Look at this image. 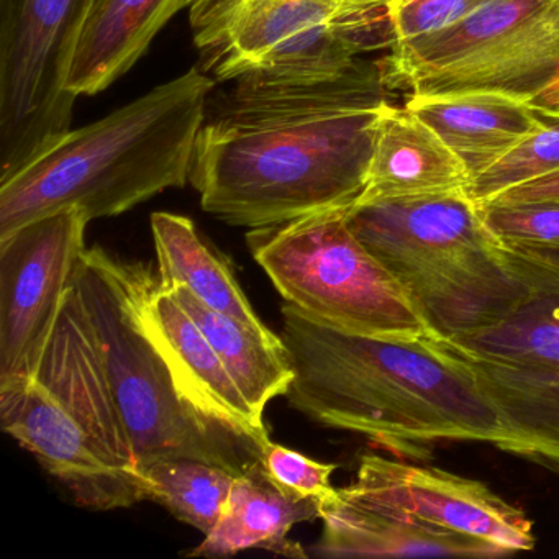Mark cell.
<instances>
[{
    "instance_id": "6da1fadb",
    "label": "cell",
    "mask_w": 559,
    "mask_h": 559,
    "mask_svg": "<svg viewBox=\"0 0 559 559\" xmlns=\"http://www.w3.org/2000/svg\"><path fill=\"white\" fill-rule=\"evenodd\" d=\"M388 93L366 58L335 76L243 78L212 93L189 176L202 209L253 230L352 207Z\"/></svg>"
},
{
    "instance_id": "7a4b0ae2",
    "label": "cell",
    "mask_w": 559,
    "mask_h": 559,
    "mask_svg": "<svg viewBox=\"0 0 559 559\" xmlns=\"http://www.w3.org/2000/svg\"><path fill=\"white\" fill-rule=\"evenodd\" d=\"M281 313V338L294 368L284 397L310 420L417 460L438 441L512 450L499 412L473 374L428 338L404 343L355 335L286 302Z\"/></svg>"
},
{
    "instance_id": "3957f363",
    "label": "cell",
    "mask_w": 559,
    "mask_h": 559,
    "mask_svg": "<svg viewBox=\"0 0 559 559\" xmlns=\"http://www.w3.org/2000/svg\"><path fill=\"white\" fill-rule=\"evenodd\" d=\"M215 83L198 68L97 122L0 182V238L45 215L78 209L116 217L166 189L185 188Z\"/></svg>"
},
{
    "instance_id": "277c9868",
    "label": "cell",
    "mask_w": 559,
    "mask_h": 559,
    "mask_svg": "<svg viewBox=\"0 0 559 559\" xmlns=\"http://www.w3.org/2000/svg\"><path fill=\"white\" fill-rule=\"evenodd\" d=\"M0 425L81 507L129 509L146 500L99 340L74 283L34 378L0 391Z\"/></svg>"
},
{
    "instance_id": "5b68a950",
    "label": "cell",
    "mask_w": 559,
    "mask_h": 559,
    "mask_svg": "<svg viewBox=\"0 0 559 559\" xmlns=\"http://www.w3.org/2000/svg\"><path fill=\"white\" fill-rule=\"evenodd\" d=\"M346 218L440 335L492 323L526 293L467 191L353 204Z\"/></svg>"
},
{
    "instance_id": "8992f818",
    "label": "cell",
    "mask_w": 559,
    "mask_h": 559,
    "mask_svg": "<svg viewBox=\"0 0 559 559\" xmlns=\"http://www.w3.org/2000/svg\"><path fill=\"white\" fill-rule=\"evenodd\" d=\"M146 264L104 248L84 250L73 283L96 330L107 378L140 471L162 457H198L245 473L261 447L195 411L142 320Z\"/></svg>"
},
{
    "instance_id": "52a82bcc",
    "label": "cell",
    "mask_w": 559,
    "mask_h": 559,
    "mask_svg": "<svg viewBox=\"0 0 559 559\" xmlns=\"http://www.w3.org/2000/svg\"><path fill=\"white\" fill-rule=\"evenodd\" d=\"M388 12L374 0H198L189 21L214 81L313 80L391 48Z\"/></svg>"
},
{
    "instance_id": "ba28073f",
    "label": "cell",
    "mask_w": 559,
    "mask_h": 559,
    "mask_svg": "<svg viewBox=\"0 0 559 559\" xmlns=\"http://www.w3.org/2000/svg\"><path fill=\"white\" fill-rule=\"evenodd\" d=\"M330 209L247 234L251 257L284 302L333 329L389 342L438 335L405 287Z\"/></svg>"
},
{
    "instance_id": "9c48e42d",
    "label": "cell",
    "mask_w": 559,
    "mask_h": 559,
    "mask_svg": "<svg viewBox=\"0 0 559 559\" xmlns=\"http://www.w3.org/2000/svg\"><path fill=\"white\" fill-rule=\"evenodd\" d=\"M526 284L492 323L430 342L473 374L512 438L510 453L559 466V267L502 243Z\"/></svg>"
},
{
    "instance_id": "30bf717a",
    "label": "cell",
    "mask_w": 559,
    "mask_h": 559,
    "mask_svg": "<svg viewBox=\"0 0 559 559\" xmlns=\"http://www.w3.org/2000/svg\"><path fill=\"white\" fill-rule=\"evenodd\" d=\"M94 0H0V182L71 130L68 76Z\"/></svg>"
},
{
    "instance_id": "8fae6325",
    "label": "cell",
    "mask_w": 559,
    "mask_h": 559,
    "mask_svg": "<svg viewBox=\"0 0 559 559\" xmlns=\"http://www.w3.org/2000/svg\"><path fill=\"white\" fill-rule=\"evenodd\" d=\"M90 222L68 209L0 238V391L34 378L86 250Z\"/></svg>"
},
{
    "instance_id": "7c38bea8",
    "label": "cell",
    "mask_w": 559,
    "mask_h": 559,
    "mask_svg": "<svg viewBox=\"0 0 559 559\" xmlns=\"http://www.w3.org/2000/svg\"><path fill=\"white\" fill-rule=\"evenodd\" d=\"M448 41L461 58L418 74L402 93L493 90L528 104L559 86V0H490Z\"/></svg>"
},
{
    "instance_id": "4fadbf2b",
    "label": "cell",
    "mask_w": 559,
    "mask_h": 559,
    "mask_svg": "<svg viewBox=\"0 0 559 559\" xmlns=\"http://www.w3.org/2000/svg\"><path fill=\"white\" fill-rule=\"evenodd\" d=\"M349 493L421 522L486 539L510 552L535 548L533 522L486 484L437 467L365 454Z\"/></svg>"
},
{
    "instance_id": "5bb4252c",
    "label": "cell",
    "mask_w": 559,
    "mask_h": 559,
    "mask_svg": "<svg viewBox=\"0 0 559 559\" xmlns=\"http://www.w3.org/2000/svg\"><path fill=\"white\" fill-rule=\"evenodd\" d=\"M140 309L182 397L205 417L263 448L270 441L264 418L248 404L198 323L150 264L143 274Z\"/></svg>"
},
{
    "instance_id": "9a60e30c",
    "label": "cell",
    "mask_w": 559,
    "mask_h": 559,
    "mask_svg": "<svg viewBox=\"0 0 559 559\" xmlns=\"http://www.w3.org/2000/svg\"><path fill=\"white\" fill-rule=\"evenodd\" d=\"M322 536L312 555L322 558H392L453 556L502 558L509 549L486 539L421 522L397 510L368 502L345 487L320 502Z\"/></svg>"
},
{
    "instance_id": "2e32d148",
    "label": "cell",
    "mask_w": 559,
    "mask_h": 559,
    "mask_svg": "<svg viewBox=\"0 0 559 559\" xmlns=\"http://www.w3.org/2000/svg\"><path fill=\"white\" fill-rule=\"evenodd\" d=\"M460 156L407 107L385 100L376 122L365 188L355 204L469 191Z\"/></svg>"
},
{
    "instance_id": "e0dca14e",
    "label": "cell",
    "mask_w": 559,
    "mask_h": 559,
    "mask_svg": "<svg viewBox=\"0 0 559 559\" xmlns=\"http://www.w3.org/2000/svg\"><path fill=\"white\" fill-rule=\"evenodd\" d=\"M404 107L440 135L473 179L548 123L525 100L493 90L412 93Z\"/></svg>"
},
{
    "instance_id": "ac0fdd59",
    "label": "cell",
    "mask_w": 559,
    "mask_h": 559,
    "mask_svg": "<svg viewBox=\"0 0 559 559\" xmlns=\"http://www.w3.org/2000/svg\"><path fill=\"white\" fill-rule=\"evenodd\" d=\"M198 0H94L68 76L74 96H96L129 73L156 35Z\"/></svg>"
},
{
    "instance_id": "d6986e66",
    "label": "cell",
    "mask_w": 559,
    "mask_h": 559,
    "mask_svg": "<svg viewBox=\"0 0 559 559\" xmlns=\"http://www.w3.org/2000/svg\"><path fill=\"white\" fill-rule=\"evenodd\" d=\"M316 519L320 520V500L286 496L257 461L235 477L221 519L186 556L224 558L258 548L287 558H309L289 533L297 523Z\"/></svg>"
},
{
    "instance_id": "ffe728a7",
    "label": "cell",
    "mask_w": 559,
    "mask_h": 559,
    "mask_svg": "<svg viewBox=\"0 0 559 559\" xmlns=\"http://www.w3.org/2000/svg\"><path fill=\"white\" fill-rule=\"evenodd\" d=\"M152 235L163 286H182L212 309L241 323L266 342L283 338L264 325L241 290L234 271L202 240L194 222L171 212L152 215Z\"/></svg>"
},
{
    "instance_id": "44dd1931",
    "label": "cell",
    "mask_w": 559,
    "mask_h": 559,
    "mask_svg": "<svg viewBox=\"0 0 559 559\" xmlns=\"http://www.w3.org/2000/svg\"><path fill=\"white\" fill-rule=\"evenodd\" d=\"M168 289L198 323L248 404L264 418L267 404L273 399L284 397L294 379L286 345L260 338L241 323L202 302L186 287L169 286Z\"/></svg>"
},
{
    "instance_id": "7402d4cb",
    "label": "cell",
    "mask_w": 559,
    "mask_h": 559,
    "mask_svg": "<svg viewBox=\"0 0 559 559\" xmlns=\"http://www.w3.org/2000/svg\"><path fill=\"white\" fill-rule=\"evenodd\" d=\"M146 500L207 535L221 519L235 474L198 457H162L142 467Z\"/></svg>"
},
{
    "instance_id": "603a6c76",
    "label": "cell",
    "mask_w": 559,
    "mask_h": 559,
    "mask_svg": "<svg viewBox=\"0 0 559 559\" xmlns=\"http://www.w3.org/2000/svg\"><path fill=\"white\" fill-rule=\"evenodd\" d=\"M546 120L545 129L473 179L467 191L473 201L483 205L509 189L559 173V119Z\"/></svg>"
},
{
    "instance_id": "cb8c5ba5",
    "label": "cell",
    "mask_w": 559,
    "mask_h": 559,
    "mask_svg": "<svg viewBox=\"0 0 559 559\" xmlns=\"http://www.w3.org/2000/svg\"><path fill=\"white\" fill-rule=\"evenodd\" d=\"M490 0H394L389 5L392 48H404L466 21Z\"/></svg>"
},
{
    "instance_id": "d4e9b609",
    "label": "cell",
    "mask_w": 559,
    "mask_h": 559,
    "mask_svg": "<svg viewBox=\"0 0 559 559\" xmlns=\"http://www.w3.org/2000/svg\"><path fill=\"white\" fill-rule=\"evenodd\" d=\"M480 207L487 227L507 247L559 250V204Z\"/></svg>"
},
{
    "instance_id": "484cf974",
    "label": "cell",
    "mask_w": 559,
    "mask_h": 559,
    "mask_svg": "<svg viewBox=\"0 0 559 559\" xmlns=\"http://www.w3.org/2000/svg\"><path fill=\"white\" fill-rule=\"evenodd\" d=\"M260 463L270 479L293 499L322 502L335 490L332 486L335 464L310 460L306 454L271 440L261 448Z\"/></svg>"
},
{
    "instance_id": "4316f807",
    "label": "cell",
    "mask_w": 559,
    "mask_h": 559,
    "mask_svg": "<svg viewBox=\"0 0 559 559\" xmlns=\"http://www.w3.org/2000/svg\"><path fill=\"white\" fill-rule=\"evenodd\" d=\"M559 204V173L496 195L483 205Z\"/></svg>"
},
{
    "instance_id": "83f0119b",
    "label": "cell",
    "mask_w": 559,
    "mask_h": 559,
    "mask_svg": "<svg viewBox=\"0 0 559 559\" xmlns=\"http://www.w3.org/2000/svg\"><path fill=\"white\" fill-rule=\"evenodd\" d=\"M522 250H526L539 260L559 267V250H532V248H522Z\"/></svg>"
},
{
    "instance_id": "f1b7e54d",
    "label": "cell",
    "mask_w": 559,
    "mask_h": 559,
    "mask_svg": "<svg viewBox=\"0 0 559 559\" xmlns=\"http://www.w3.org/2000/svg\"><path fill=\"white\" fill-rule=\"evenodd\" d=\"M374 2H381V4L391 5L394 0H374Z\"/></svg>"
}]
</instances>
